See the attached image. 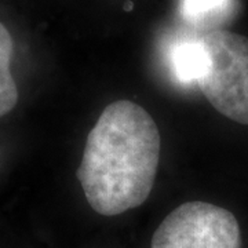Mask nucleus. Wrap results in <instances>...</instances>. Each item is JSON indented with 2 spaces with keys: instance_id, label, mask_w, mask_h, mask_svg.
Segmentation results:
<instances>
[{
  "instance_id": "nucleus-6",
  "label": "nucleus",
  "mask_w": 248,
  "mask_h": 248,
  "mask_svg": "<svg viewBox=\"0 0 248 248\" xmlns=\"http://www.w3.org/2000/svg\"><path fill=\"white\" fill-rule=\"evenodd\" d=\"M13 51V37L0 22V117L10 113L18 102L17 84L10 71Z\"/></svg>"
},
{
  "instance_id": "nucleus-5",
  "label": "nucleus",
  "mask_w": 248,
  "mask_h": 248,
  "mask_svg": "<svg viewBox=\"0 0 248 248\" xmlns=\"http://www.w3.org/2000/svg\"><path fill=\"white\" fill-rule=\"evenodd\" d=\"M234 0H179V17L189 27L204 33L218 31L217 27L233 14Z\"/></svg>"
},
{
  "instance_id": "nucleus-4",
  "label": "nucleus",
  "mask_w": 248,
  "mask_h": 248,
  "mask_svg": "<svg viewBox=\"0 0 248 248\" xmlns=\"http://www.w3.org/2000/svg\"><path fill=\"white\" fill-rule=\"evenodd\" d=\"M208 62L202 36L182 37L170 47V71L181 86H199L208 69Z\"/></svg>"
},
{
  "instance_id": "nucleus-3",
  "label": "nucleus",
  "mask_w": 248,
  "mask_h": 248,
  "mask_svg": "<svg viewBox=\"0 0 248 248\" xmlns=\"http://www.w3.org/2000/svg\"><path fill=\"white\" fill-rule=\"evenodd\" d=\"M236 217L226 208L205 202L181 204L161 221L151 248H241Z\"/></svg>"
},
{
  "instance_id": "nucleus-2",
  "label": "nucleus",
  "mask_w": 248,
  "mask_h": 248,
  "mask_svg": "<svg viewBox=\"0 0 248 248\" xmlns=\"http://www.w3.org/2000/svg\"><path fill=\"white\" fill-rule=\"evenodd\" d=\"M200 36L210 62L199 87L221 115L248 124V37L222 29Z\"/></svg>"
},
{
  "instance_id": "nucleus-1",
  "label": "nucleus",
  "mask_w": 248,
  "mask_h": 248,
  "mask_svg": "<svg viewBox=\"0 0 248 248\" xmlns=\"http://www.w3.org/2000/svg\"><path fill=\"white\" fill-rule=\"evenodd\" d=\"M160 157V133L148 110L128 99L109 104L87 135L78 178L90 207L115 217L145 203Z\"/></svg>"
},
{
  "instance_id": "nucleus-7",
  "label": "nucleus",
  "mask_w": 248,
  "mask_h": 248,
  "mask_svg": "<svg viewBox=\"0 0 248 248\" xmlns=\"http://www.w3.org/2000/svg\"><path fill=\"white\" fill-rule=\"evenodd\" d=\"M133 9V4L131 3H127V6H125V10H131Z\"/></svg>"
}]
</instances>
